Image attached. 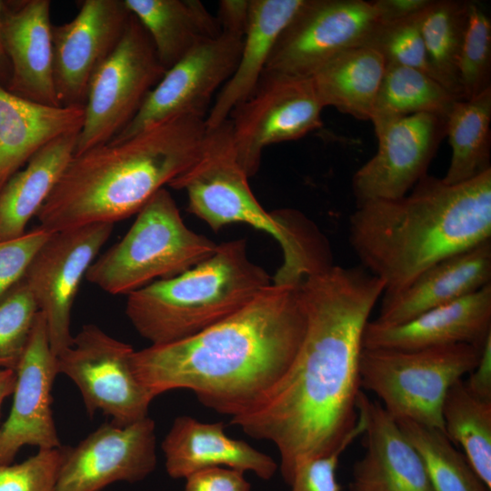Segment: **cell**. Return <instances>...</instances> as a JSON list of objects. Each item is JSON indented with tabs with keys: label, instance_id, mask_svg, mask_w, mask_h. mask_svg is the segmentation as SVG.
<instances>
[{
	"label": "cell",
	"instance_id": "26",
	"mask_svg": "<svg viewBox=\"0 0 491 491\" xmlns=\"http://www.w3.org/2000/svg\"><path fill=\"white\" fill-rule=\"evenodd\" d=\"M80 131L62 135L38 150L0 191V241L18 238L36 216L74 156Z\"/></svg>",
	"mask_w": 491,
	"mask_h": 491
},
{
	"label": "cell",
	"instance_id": "37",
	"mask_svg": "<svg viewBox=\"0 0 491 491\" xmlns=\"http://www.w3.org/2000/svg\"><path fill=\"white\" fill-rule=\"evenodd\" d=\"M65 446L39 449L18 464H0V491H56Z\"/></svg>",
	"mask_w": 491,
	"mask_h": 491
},
{
	"label": "cell",
	"instance_id": "43",
	"mask_svg": "<svg viewBox=\"0 0 491 491\" xmlns=\"http://www.w3.org/2000/svg\"><path fill=\"white\" fill-rule=\"evenodd\" d=\"M433 0H376L372 1L382 23L406 18L424 11Z\"/></svg>",
	"mask_w": 491,
	"mask_h": 491
},
{
	"label": "cell",
	"instance_id": "33",
	"mask_svg": "<svg viewBox=\"0 0 491 491\" xmlns=\"http://www.w3.org/2000/svg\"><path fill=\"white\" fill-rule=\"evenodd\" d=\"M396 421L422 458L434 491H491L443 431L408 419Z\"/></svg>",
	"mask_w": 491,
	"mask_h": 491
},
{
	"label": "cell",
	"instance_id": "22",
	"mask_svg": "<svg viewBox=\"0 0 491 491\" xmlns=\"http://www.w3.org/2000/svg\"><path fill=\"white\" fill-rule=\"evenodd\" d=\"M170 477L185 478L195 472L227 467L250 471L263 480L271 479L276 462L243 440L225 434L224 422L205 423L189 416H177L161 444Z\"/></svg>",
	"mask_w": 491,
	"mask_h": 491
},
{
	"label": "cell",
	"instance_id": "32",
	"mask_svg": "<svg viewBox=\"0 0 491 491\" xmlns=\"http://www.w3.org/2000/svg\"><path fill=\"white\" fill-rule=\"evenodd\" d=\"M468 2L433 0L420 17L421 34L432 74L458 100L463 99L458 59L466 26Z\"/></svg>",
	"mask_w": 491,
	"mask_h": 491
},
{
	"label": "cell",
	"instance_id": "44",
	"mask_svg": "<svg viewBox=\"0 0 491 491\" xmlns=\"http://www.w3.org/2000/svg\"><path fill=\"white\" fill-rule=\"evenodd\" d=\"M5 1L0 0V85L7 87L11 77L10 62L5 51L3 38V12Z\"/></svg>",
	"mask_w": 491,
	"mask_h": 491
},
{
	"label": "cell",
	"instance_id": "45",
	"mask_svg": "<svg viewBox=\"0 0 491 491\" xmlns=\"http://www.w3.org/2000/svg\"><path fill=\"white\" fill-rule=\"evenodd\" d=\"M15 380V371L11 369H0V409L5 398L13 394Z\"/></svg>",
	"mask_w": 491,
	"mask_h": 491
},
{
	"label": "cell",
	"instance_id": "29",
	"mask_svg": "<svg viewBox=\"0 0 491 491\" xmlns=\"http://www.w3.org/2000/svg\"><path fill=\"white\" fill-rule=\"evenodd\" d=\"M491 88L471 99L456 100L446 116L451 159L442 180L468 181L491 169Z\"/></svg>",
	"mask_w": 491,
	"mask_h": 491
},
{
	"label": "cell",
	"instance_id": "42",
	"mask_svg": "<svg viewBox=\"0 0 491 491\" xmlns=\"http://www.w3.org/2000/svg\"><path fill=\"white\" fill-rule=\"evenodd\" d=\"M465 383L473 395L491 401V336L484 343L479 360Z\"/></svg>",
	"mask_w": 491,
	"mask_h": 491
},
{
	"label": "cell",
	"instance_id": "13",
	"mask_svg": "<svg viewBox=\"0 0 491 491\" xmlns=\"http://www.w3.org/2000/svg\"><path fill=\"white\" fill-rule=\"evenodd\" d=\"M96 223L52 233L31 260L23 281L46 321L57 356L69 347L71 312L80 284L114 230Z\"/></svg>",
	"mask_w": 491,
	"mask_h": 491
},
{
	"label": "cell",
	"instance_id": "36",
	"mask_svg": "<svg viewBox=\"0 0 491 491\" xmlns=\"http://www.w3.org/2000/svg\"><path fill=\"white\" fill-rule=\"evenodd\" d=\"M421 13L396 21L381 23L366 45L378 50L386 63L412 67L435 78L426 58L421 34Z\"/></svg>",
	"mask_w": 491,
	"mask_h": 491
},
{
	"label": "cell",
	"instance_id": "20",
	"mask_svg": "<svg viewBox=\"0 0 491 491\" xmlns=\"http://www.w3.org/2000/svg\"><path fill=\"white\" fill-rule=\"evenodd\" d=\"M491 336V284L399 325L368 321L365 348L414 350L457 344L483 346Z\"/></svg>",
	"mask_w": 491,
	"mask_h": 491
},
{
	"label": "cell",
	"instance_id": "2",
	"mask_svg": "<svg viewBox=\"0 0 491 491\" xmlns=\"http://www.w3.org/2000/svg\"><path fill=\"white\" fill-rule=\"evenodd\" d=\"M298 286L271 284L194 336L135 351L136 376L155 397L188 389L219 414L243 413L285 374L301 345L306 317Z\"/></svg>",
	"mask_w": 491,
	"mask_h": 491
},
{
	"label": "cell",
	"instance_id": "3",
	"mask_svg": "<svg viewBox=\"0 0 491 491\" xmlns=\"http://www.w3.org/2000/svg\"><path fill=\"white\" fill-rule=\"evenodd\" d=\"M348 239L361 266L396 294L435 264L491 239V169L446 184L426 174L403 197L356 205Z\"/></svg>",
	"mask_w": 491,
	"mask_h": 491
},
{
	"label": "cell",
	"instance_id": "25",
	"mask_svg": "<svg viewBox=\"0 0 491 491\" xmlns=\"http://www.w3.org/2000/svg\"><path fill=\"white\" fill-rule=\"evenodd\" d=\"M306 0H250V16L236 67L205 118L212 129L226 121L258 83L273 48Z\"/></svg>",
	"mask_w": 491,
	"mask_h": 491
},
{
	"label": "cell",
	"instance_id": "15",
	"mask_svg": "<svg viewBox=\"0 0 491 491\" xmlns=\"http://www.w3.org/2000/svg\"><path fill=\"white\" fill-rule=\"evenodd\" d=\"M124 0H84L69 22L52 25L53 81L61 106H84L89 82L131 18Z\"/></svg>",
	"mask_w": 491,
	"mask_h": 491
},
{
	"label": "cell",
	"instance_id": "19",
	"mask_svg": "<svg viewBox=\"0 0 491 491\" xmlns=\"http://www.w3.org/2000/svg\"><path fill=\"white\" fill-rule=\"evenodd\" d=\"M356 408L366 453L354 466L350 491H434L422 458L397 421L362 390Z\"/></svg>",
	"mask_w": 491,
	"mask_h": 491
},
{
	"label": "cell",
	"instance_id": "31",
	"mask_svg": "<svg viewBox=\"0 0 491 491\" xmlns=\"http://www.w3.org/2000/svg\"><path fill=\"white\" fill-rule=\"evenodd\" d=\"M442 419L447 438L470 463L480 479L491 488V401L473 395L459 379L447 391Z\"/></svg>",
	"mask_w": 491,
	"mask_h": 491
},
{
	"label": "cell",
	"instance_id": "21",
	"mask_svg": "<svg viewBox=\"0 0 491 491\" xmlns=\"http://www.w3.org/2000/svg\"><path fill=\"white\" fill-rule=\"evenodd\" d=\"M49 0L5 2L3 38L10 62L6 87L14 95L49 106H61L53 81Z\"/></svg>",
	"mask_w": 491,
	"mask_h": 491
},
{
	"label": "cell",
	"instance_id": "17",
	"mask_svg": "<svg viewBox=\"0 0 491 491\" xmlns=\"http://www.w3.org/2000/svg\"><path fill=\"white\" fill-rule=\"evenodd\" d=\"M155 426L146 416L121 426L105 423L75 447H66L56 491H100L112 483H135L156 466Z\"/></svg>",
	"mask_w": 491,
	"mask_h": 491
},
{
	"label": "cell",
	"instance_id": "18",
	"mask_svg": "<svg viewBox=\"0 0 491 491\" xmlns=\"http://www.w3.org/2000/svg\"><path fill=\"white\" fill-rule=\"evenodd\" d=\"M13 405L0 426V464H12L24 446L61 447L51 408L58 375L44 315L36 314L25 350L15 369Z\"/></svg>",
	"mask_w": 491,
	"mask_h": 491
},
{
	"label": "cell",
	"instance_id": "24",
	"mask_svg": "<svg viewBox=\"0 0 491 491\" xmlns=\"http://www.w3.org/2000/svg\"><path fill=\"white\" fill-rule=\"evenodd\" d=\"M84 106H49L19 97L0 85V191L42 147L80 131Z\"/></svg>",
	"mask_w": 491,
	"mask_h": 491
},
{
	"label": "cell",
	"instance_id": "14",
	"mask_svg": "<svg viewBox=\"0 0 491 491\" xmlns=\"http://www.w3.org/2000/svg\"><path fill=\"white\" fill-rule=\"evenodd\" d=\"M243 38L222 32L205 41L166 70L134 119L111 141H122L178 115L205 120L216 90L234 73Z\"/></svg>",
	"mask_w": 491,
	"mask_h": 491
},
{
	"label": "cell",
	"instance_id": "8",
	"mask_svg": "<svg viewBox=\"0 0 491 491\" xmlns=\"http://www.w3.org/2000/svg\"><path fill=\"white\" fill-rule=\"evenodd\" d=\"M481 349L468 344L414 350L363 347L360 385L373 392L396 420L408 419L445 433V396L475 368Z\"/></svg>",
	"mask_w": 491,
	"mask_h": 491
},
{
	"label": "cell",
	"instance_id": "6",
	"mask_svg": "<svg viewBox=\"0 0 491 491\" xmlns=\"http://www.w3.org/2000/svg\"><path fill=\"white\" fill-rule=\"evenodd\" d=\"M253 263L245 238L217 244L206 259L127 295L125 314L151 345L194 336L226 318L271 285Z\"/></svg>",
	"mask_w": 491,
	"mask_h": 491
},
{
	"label": "cell",
	"instance_id": "10",
	"mask_svg": "<svg viewBox=\"0 0 491 491\" xmlns=\"http://www.w3.org/2000/svg\"><path fill=\"white\" fill-rule=\"evenodd\" d=\"M134 352L97 326L85 325L56 356L57 372L78 387L89 416L99 410L125 426L148 416L155 398L135 373Z\"/></svg>",
	"mask_w": 491,
	"mask_h": 491
},
{
	"label": "cell",
	"instance_id": "28",
	"mask_svg": "<svg viewBox=\"0 0 491 491\" xmlns=\"http://www.w3.org/2000/svg\"><path fill=\"white\" fill-rule=\"evenodd\" d=\"M386 67L378 50L361 45L329 60L311 79L324 107L366 121L370 120Z\"/></svg>",
	"mask_w": 491,
	"mask_h": 491
},
{
	"label": "cell",
	"instance_id": "5",
	"mask_svg": "<svg viewBox=\"0 0 491 491\" xmlns=\"http://www.w3.org/2000/svg\"><path fill=\"white\" fill-rule=\"evenodd\" d=\"M248 178L238 161L227 119L215 128H206L199 158L168 185L186 193L188 211L214 232L242 223L270 235L283 254L274 285L296 286L309 276L334 266L327 242L314 225L292 209L266 211Z\"/></svg>",
	"mask_w": 491,
	"mask_h": 491
},
{
	"label": "cell",
	"instance_id": "23",
	"mask_svg": "<svg viewBox=\"0 0 491 491\" xmlns=\"http://www.w3.org/2000/svg\"><path fill=\"white\" fill-rule=\"evenodd\" d=\"M491 284V239L453 255L422 272L402 291L382 296L377 324L406 322L434 307Z\"/></svg>",
	"mask_w": 491,
	"mask_h": 491
},
{
	"label": "cell",
	"instance_id": "7",
	"mask_svg": "<svg viewBox=\"0 0 491 491\" xmlns=\"http://www.w3.org/2000/svg\"><path fill=\"white\" fill-rule=\"evenodd\" d=\"M125 235L99 255L86 280L111 295H128L177 276L209 257L217 244L188 228L165 187L139 210Z\"/></svg>",
	"mask_w": 491,
	"mask_h": 491
},
{
	"label": "cell",
	"instance_id": "4",
	"mask_svg": "<svg viewBox=\"0 0 491 491\" xmlns=\"http://www.w3.org/2000/svg\"><path fill=\"white\" fill-rule=\"evenodd\" d=\"M205 121L175 116L74 155L36 215L39 226L55 233L137 214L199 158Z\"/></svg>",
	"mask_w": 491,
	"mask_h": 491
},
{
	"label": "cell",
	"instance_id": "11",
	"mask_svg": "<svg viewBox=\"0 0 491 491\" xmlns=\"http://www.w3.org/2000/svg\"><path fill=\"white\" fill-rule=\"evenodd\" d=\"M323 108L311 77L264 71L228 117L236 155L247 175L257 172L265 147L319 129Z\"/></svg>",
	"mask_w": 491,
	"mask_h": 491
},
{
	"label": "cell",
	"instance_id": "9",
	"mask_svg": "<svg viewBox=\"0 0 491 491\" xmlns=\"http://www.w3.org/2000/svg\"><path fill=\"white\" fill-rule=\"evenodd\" d=\"M165 72L149 35L132 15L120 42L89 82L74 155L115 138Z\"/></svg>",
	"mask_w": 491,
	"mask_h": 491
},
{
	"label": "cell",
	"instance_id": "35",
	"mask_svg": "<svg viewBox=\"0 0 491 491\" xmlns=\"http://www.w3.org/2000/svg\"><path fill=\"white\" fill-rule=\"evenodd\" d=\"M37 313L35 300L23 280L0 303V369L15 371Z\"/></svg>",
	"mask_w": 491,
	"mask_h": 491
},
{
	"label": "cell",
	"instance_id": "1",
	"mask_svg": "<svg viewBox=\"0 0 491 491\" xmlns=\"http://www.w3.org/2000/svg\"><path fill=\"white\" fill-rule=\"evenodd\" d=\"M306 326L279 380L231 417L250 437L273 443L290 485L306 461L346 448L363 434L356 401L363 336L384 283L362 266H333L298 286Z\"/></svg>",
	"mask_w": 491,
	"mask_h": 491
},
{
	"label": "cell",
	"instance_id": "34",
	"mask_svg": "<svg viewBox=\"0 0 491 491\" xmlns=\"http://www.w3.org/2000/svg\"><path fill=\"white\" fill-rule=\"evenodd\" d=\"M463 99L491 88V20L482 5L468 2L467 21L458 59Z\"/></svg>",
	"mask_w": 491,
	"mask_h": 491
},
{
	"label": "cell",
	"instance_id": "40",
	"mask_svg": "<svg viewBox=\"0 0 491 491\" xmlns=\"http://www.w3.org/2000/svg\"><path fill=\"white\" fill-rule=\"evenodd\" d=\"M185 479L184 491H251L245 473L227 467L203 469Z\"/></svg>",
	"mask_w": 491,
	"mask_h": 491
},
{
	"label": "cell",
	"instance_id": "16",
	"mask_svg": "<svg viewBox=\"0 0 491 491\" xmlns=\"http://www.w3.org/2000/svg\"><path fill=\"white\" fill-rule=\"evenodd\" d=\"M375 132L377 151L352 178L356 205L406 195L427 174L446 135V116L414 114L394 120Z\"/></svg>",
	"mask_w": 491,
	"mask_h": 491
},
{
	"label": "cell",
	"instance_id": "39",
	"mask_svg": "<svg viewBox=\"0 0 491 491\" xmlns=\"http://www.w3.org/2000/svg\"><path fill=\"white\" fill-rule=\"evenodd\" d=\"M346 448L304 462L290 483L291 491H341L336 479L339 457Z\"/></svg>",
	"mask_w": 491,
	"mask_h": 491
},
{
	"label": "cell",
	"instance_id": "41",
	"mask_svg": "<svg viewBox=\"0 0 491 491\" xmlns=\"http://www.w3.org/2000/svg\"><path fill=\"white\" fill-rule=\"evenodd\" d=\"M250 16V0H221L216 20L221 31L244 37Z\"/></svg>",
	"mask_w": 491,
	"mask_h": 491
},
{
	"label": "cell",
	"instance_id": "27",
	"mask_svg": "<svg viewBox=\"0 0 491 491\" xmlns=\"http://www.w3.org/2000/svg\"><path fill=\"white\" fill-rule=\"evenodd\" d=\"M146 30L165 70L199 44L221 33L215 17L198 0H124Z\"/></svg>",
	"mask_w": 491,
	"mask_h": 491
},
{
	"label": "cell",
	"instance_id": "38",
	"mask_svg": "<svg viewBox=\"0 0 491 491\" xmlns=\"http://www.w3.org/2000/svg\"><path fill=\"white\" fill-rule=\"evenodd\" d=\"M51 234L38 226L18 238L0 241V303L23 280L34 256Z\"/></svg>",
	"mask_w": 491,
	"mask_h": 491
},
{
	"label": "cell",
	"instance_id": "12",
	"mask_svg": "<svg viewBox=\"0 0 491 491\" xmlns=\"http://www.w3.org/2000/svg\"><path fill=\"white\" fill-rule=\"evenodd\" d=\"M381 23L372 1L306 0L280 34L264 71L311 77L340 53L366 45Z\"/></svg>",
	"mask_w": 491,
	"mask_h": 491
},
{
	"label": "cell",
	"instance_id": "30",
	"mask_svg": "<svg viewBox=\"0 0 491 491\" xmlns=\"http://www.w3.org/2000/svg\"><path fill=\"white\" fill-rule=\"evenodd\" d=\"M456 100L430 75L412 67L386 63L369 121L377 130L414 114L447 116Z\"/></svg>",
	"mask_w": 491,
	"mask_h": 491
}]
</instances>
